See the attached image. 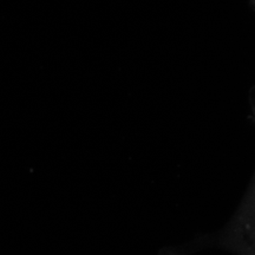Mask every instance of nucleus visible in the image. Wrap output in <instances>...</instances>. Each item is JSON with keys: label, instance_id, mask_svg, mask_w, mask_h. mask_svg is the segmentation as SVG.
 <instances>
[{"label": "nucleus", "instance_id": "1", "mask_svg": "<svg viewBox=\"0 0 255 255\" xmlns=\"http://www.w3.org/2000/svg\"><path fill=\"white\" fill-rule=\"evenodd\" d=\"M250 237H252V244H253V252L255 255V212L252 216V221L250 223Z\"/></svg>", "mask_w": 255, "mask_h": 255}]
</instances>
